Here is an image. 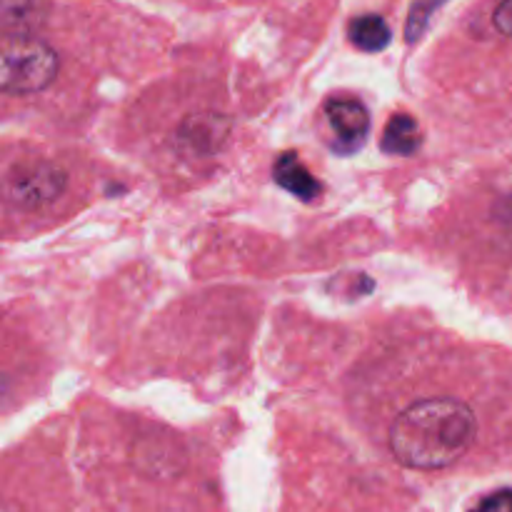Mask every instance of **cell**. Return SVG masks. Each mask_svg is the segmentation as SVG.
<instances>
[{
	"instance_id": "cell-1",
	"label": "cell",
	"mask_w": 512,
	"mask_h": 512,
	"mask_svg": "<svg viewBox=\"0 0 512 512\" xmlns=\"http://www.w3.org/2000/svg\"><path fill=\"white\" fill-rule=\"evenodd\" d=\"M478 435L473 410L453 398L418 400L390 425L395 460L413 470H443L458 463Z\"/></svg>"
},
{
	"instance_id": "cell-2",
	"label": "cell",
	"mask_w": 512,
	"mask_h": 512,
	"mask_svg": "<svg viewBox=\"0 0 512 512\" xmlns=\"http://www.w3.org/2000/svg\"><path fill=\"white\" fill-rule=\"evenodd\" d=\"M58 53L33 35H5L0 53V85L10 95L45 90L58 75Z\"/></svg>"
},
{
	"instance_id": "cell-3",
	"label": "cell",
	"mask_w": 512,
	"mask_h": 512,
	"mask_svg": "<svg viewBox=\"0 0 512 512\" xmlns=\"http://www.w3.org/2000/svg\"><path fill=\"white\" fill-rule=\"evenodd\" d=\"M65 188V173L53 165H33V168H18L8 180L10 200L18 205H43L55 200Z\"/></svg>"
},
{
	"instance_id": "cell-4",
	"label": "cell",
	"mask_w": 512,
	"mask_h": 512,
	"mask_svg": "<svg viewBox=\"0 0 512 512\" xmlns=\"http://www.w3.org/2000/svg\"><path fill=\"white\" fill-rule=\"evenodd\" d=\"M325 115L333 128L335 138L340 140V148L345 153L360 148L370 130V115L360 100L353 98H333L325 103Z\"/></svg>"
},
{
	"instance_id": "cell-5",
	"label": "cell",
	"mask_w": 512,
	"mask_h": 512,
	"mask_svg": "<svg viewBox=\"0 0 512 512\" xmlns=\"http://www.w3.org/2000/svg\"><path fill=\"white\" fill-rule=\"evenodd\" d=\"M275 183L293 193L300 200H313L320 195V183L310 175V170L300 163L295 153H283L275 163Z\"/></svg>"
},
{
	"instance_id": "cell-6",
	"label": "cell",
	"mask_w": 512,
	"mask_h": 512,
	"mask_svg": "<svg viewBox=\"0 0 512 512\" xmlns=\"http://www.w3.org/2000/svg\"><path fill=\"white\" fill-rule=\"evenodd\" d=\"M423 143V135H420L418 123H415L410 115L395 113L390 118V123L385 125L383 135V150L393 155H413L415 150Z\"/></svg>"
},
{
	"instance_id": "cell-7",
	"label": "cell",
	"mask_w": 512,
	"mask_h": 512,
	"mask_svg": "<svg viewBox=\"0 0 512 512\" xmlns=\"http://www.w3.org/2000/svg\"><path fill=\"white\" fill-rule=\"evenodd\" d=\"M43 18L45 0H3V25L8 35H28Z\"/></svg>"
},
{
	"instance_id": "cell-8",
	"label": "cell",
	"mask_w": 512,
	"mask_h": 512,
	"mask_svg": "<svg viewBox=\"0 0 512 512\" xmlns=\"http://www.w3.org/2000/svg\"><path fill=\"white\" fill-rule=\"evenodd\" d=\"M390 38H393V33H390L388 23L375 13L360 15L350 23V40L365 53H378V50L388 48Z\"/></svg>"
},
{
	"instance_id": "cell-9",
	"label": "cell",
	"mask_w": 512,
	"mask_h": 512,
	"mask_svg": "<svg viewBox=\"0 0 512 512\" xmlns=\"http://www.w3.org/2000/svg\"><path fill=\"white\" fill-rule=\"evenodd\" d=\"M470 512H512V490H500V493L488 495Z\"/></svg>"
},
{
	"instance_id": "cell-10",
	"label": "cell",
	"mask_w": 512,
	"mask_h": 512,
	"mask_svg": "<svg viewBox=\"0 0 512 512\" xmlns=\"http://www.w3.org/2000/svg\"><path fill=\"white\" fill-rule=\"evenodd\" d=\"M493 23H495V28L500 30V33L512 38V0H503V3L495 8Z\"/></svg>"
},
{
	"instance_id": "cell-11",
	"label": "cell",
	"mask_w": 512,
	"mask_h": 512,
	"mask_svg": "<svg viewBox=\"0 0 512 512\" xmlns=\"http://www.w3.org/2000/svg\"><path fill=\"white\" fill-rule=\"evenodd\" d=\"M505 218L512 223V200H508V205H505Z\"/></svg>"
}]
</instances>
